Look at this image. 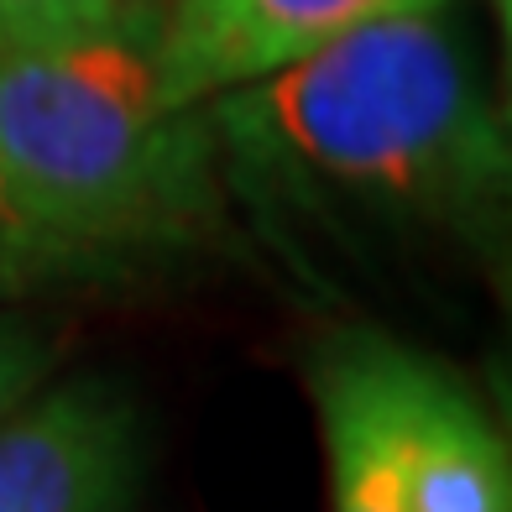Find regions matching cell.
Returning a JSON list of instances; mask_svg holds the SVG:
<instances>
[{
    "mask_svg": "<svg viewBox=\"0 0 512 512\" xmlns=\"http://www.w3.org/2000/svg\"><path fill=\"white\" fill-rule=\"evenodd\" d=\"M314 408H319L324 455H330V512H403L361 418L324 387H314Z\"/></svg>",
    "mask_w": 512,
    "mask_h": 512,
    "instance_id": "8",
    "label": "cell"
},
{
    "mask_svg": "<svg viewBox=\"0 0 512 512\" xmlns=\"http://www.w3.org/2000/svg\"><path fill=\"white\" fill-rule=\"evenodd\" d=\"M53 366H58L53 335L21 309H0V424L48 387Z\"/></svg>",
    "mask_w": 512,
    "mask_h": 512,
    "instance_id": "9",
    "label": "cell"
},
{
    "mask_svg": "<svg viewBox=\"0 0 512 512\" xmlns=\"http://www.w3.org/2000/svg\"><path fill=\"white\" fill-rule=\"evenodd\" d=\"M439 11L371 21L215 95L225 189L272 220L492 251L512 147L460 27Z\"/></svg>",
    "mask_w": 512,
    "mask_h": 512,
    "instance_id": "1",
    "label": "cell"
},
{
    "mask_svg": "<svg viewBox=\"0 0 512 512\" xmlns=\"http://www.w3.org/2000/svg\"><path fill=\"white\" fill-rule=\"evenodd\" d=\"M439 6L445 0H168L152 21V58L173 100L209 105L371 21Z\"/></svg>",
    "mask_w": 512,
    "mask_h": 512,
    "instance_id": "5",
    "label": "cell"
},
{
    "mask_svg": "<svg viewBox=\"0 0 512 512\" xmlns=\"http://www.w3.org/2000/svg\"><path fill=\"white\" fill-rule=\"evenodd\" d=\"M121 277H131V272L105 262L95 251H84L79 241L58 236L16 194V183L0 168V309H21V304H32L42 293H58V288L121 283Z\"/></svg>",
    "mask_w": 512,
    "mask_h": 512,
    "instance_id": "6",
    "label": "cell"
},
{
    "mask_svg": "<svg viewBox=\"0 0 512 512\" xmlns=\"http://www.w3.org/2000/svg\"><path fill=\"white\" fill-rule=\"evenodd\" d=\"M126 16L136 21V27H152V21H157L152 16V0H126Z\"/></svg>",
    "mask_w": 512,
    "mask_h": 512,
    "instance_id": "10",
    "label": "cell"
},
{
    "mask_svg": "<svg viewBox=\"0 0 512 512\" xmlns=\"http://www.w3.org/2000/svg\"><path fill=\"white\" fill-rule=\"evenodd\" d=\"M136 27L126 0H0V58L58 53Z\"/></svg>",
    "mask_w": 512,
    "mask_h": 512,
    "instance_id": "7",
    "label": "cell"
},
{
    "mask_svg": "<svg viewBox=\"0 0 512 512\" xmlns=\"http://www.w3.org/2000/svg\"><path fill=\"white\" fill-rule=\"evenodd\" d=\"M142 429L115 382H48L0 424V512H131Z\"/></svg>",
    "mask_w": 512,
    "mask_h": 512,
    "instance_id": "4",
    "label": "cell"
},
{
    "mask_svg": "<svg viewBox=\"0 0 512 512\" xmlns=\"http://www.w3.org/2000/svg\"><path fill=\"white\" fill-rule=\"evenodd\" d=\"M0 168L58 236L126 272L199 256L230 230L209 105L168 95L152 27L0 58Z\"/></svg>",
    "mask_w": 512,
    "mask_h": 512,
    "instance_id": "2",
    "label": "cell"
},
{
    "mask_svg": "<svg viewBox=\"0 0 512 512\" xmlns=\"http://www.w3.org/2000/svg\"><path fill=\"white\" fill-rule=\"evenodd\" d=\"M492 6H497V16H502V21L512 16V0H492Z\"/></svg>",
    "mask_w": 512,
    "mask_h": 512,
    "instance_id": "11",
    "label": "cell"
},
{
    "mask_svg": "<svg viewBox=\"0 0 512 512\" xmlns=\"http://www.w3.org/2000/svg\"><path fill=\"white\" fill-rule=\"evenodd\" d=\"M314 387L361 418L403 512H512L507 439L439 361L382 330H340L314 351Z\"/></svg>",
    "mask_w": 512,
    "mask_h": 512,
    "instance_id": "3",
    "label": "cell"
}]
</instances>
